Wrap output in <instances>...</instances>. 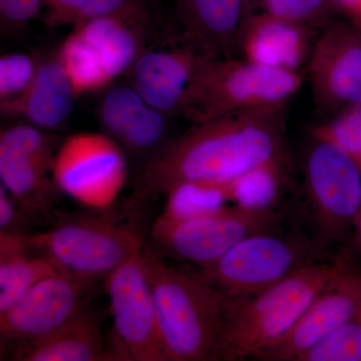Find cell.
Instances as JSON below:
<instances>
[{"mask_svg": "<svg viewBox=\"0 0 361 361\" xmlns=\"http://www.w3.org/2000/svg\"><path fill=\"white\" fill-rule=\"evenodd\" d=\"M286 106L192 123L135 173L132 200L149 203L187 183L226 184L269 167H287Z\"/></svg>", "mask_w": 361, "mask_h": 361, "instance_id": "obj_1", "label": "cell"}, {"mask_svg": "<svg viewBox=\"0 0 361 361\" xmlns=\"http://www.w3.org/2000/svg\"><path fill=\"white\" fill-rule=\"evenodd\" d=\"M166 361H217L225 296L200 273L166 264L145 247Z\"/></svg>", "mask_w": 361, "mask_h": 361, "instance_id": "obj_2", "label": "cell"}, {"mask_svg": "<svg viewBox=\"0 0 361 361\" xmlns=\"http://www.w3.org/2000/svg\"><path fill=\"white\" fill-rule=\"evenodd\" d=\"M336 269L315 261L279 283L245 297H225L219 360H260L295 326Z\"/></svg>", "mask_w": 361, "mask_h": 361, "instance_id": "obj_3", "label": "cell"}, {"mask_svg": "<svg viewBox=\"0 0 361 361\" xmlns=\"http://www.w3.org/2000/svg\"><path fill=\"white\" fill-rule=\"evenodd\" d=\"M32 253L61 272L99 282L144 250L139 232L113 214L59 216L45 231L23 235Z\"/></svg>", "mask_w": 361, "mask_h": 361, "instance_id": "obj_4", "label": "cell"}, {"mask_svg": "<svg viewBox=\"0 0 361 361\" xmlns=\"http://www.w3.org/2000/svg\"><path fill=\"white\" fill-rule=\"evenodd\" d=\"M303 84L296 71L274 70L234 56H208L182 118L206 122L231 114L287 106Z\"/></svg>", "mask_w": 361, "mask_h": 361, "instance_id": "obj_5", "label": "cell"}, {"mask_svg": "<svg viewBox=\"0 0 361 361\" xmlns=\"http://www.w3.org/2000/svg\"><path fill=\"white\" fill-rule=\"evenodd\" d=\"M281 220V213L269 206L238 203L190 217L161 214L152 225L151 237L163 255L200 268L252 235L277 232Z\"/></svg>", "mask_w": 361, "mask_h": 361, "instance_id": "obj_6", "label": "cell"}, {"mask_svg": "<svg viewBox=\"0 0 361 361\" xmlns=\"http://www.w3.org/2000/svg\"><path fill=\"white\" fill-rule=\"evenodd\" d=\"M323 256L322 247L302 233H259L198 272L225 297H245L274 286Z\"/></svg>", "mask_w": 361, "mask_h": 361, "instance_id": "obj_7", "label": "cell"}, {"mask_svg": "<svg viewBox=\"0 0 361 361\" xmlns=\"http://www.w3.org/2000/svg\"><path fill=\"white\" fill-rule=\"evenodd\" d=\"M303 188L316 243L325 250L353 232L361 205V171L341 146L310 135Z\"/></svg>", "mask_w": 361, "mask_h": 361, "instance_id": "obj_8", "label": "cell"}, {"mask_svg": "<svg viewBox=\"0 0 361 361\" xmlns=\"http://www.w3.org/2000/svg\"><path fill=\"white\" fill-rule=\"evenodd\" d=\"M59 144L52 132L28 123L9 126L0 133V184L28 222L49 217L61 193L52 176Z\"/></svg>", "mask_w": 361, "mask_h": 361, "instance_id": "obj_9", "label": "cell"}, {"mask_svg": "<svg viewBox=\"0 0 361 361\" xmlns=\"http://www.w3.org/2000/svg\"><path fill=\"white\" fill-rule=\"evenodd\" d=\"M142 253L106 279L113 318L106 346L110 361H166Z\"/></svg>", "mask_w": 361, "mask_h": 361, "instance_id": "obj_10", "label": "cell"}, {"mask_svg": "<svg viewBox=\"0 0 361 361\" xmlns=\"http://www.w3.org/2000/svg\"><path fill=\"white\" fill-rule=\"evenodd\" d=\"M52 176L61 193L94 210H104L125 186L128 158L103 132L75 133L59 144Z\"/></svg>", "mask_w": 361, "mask_h": 361, "instance_id": "obj_11", "label": "cell"}, {"mask_svg": "<svg viewBox=\"0 0 361 361\" xmlns=\"http://www.w3.org/2000/svg\"><path fill=\"white\" fill-rule=\"evenodd\" d=\"M312 101L326 120L361 104V27L334 20L322 28L307 61Z\"/></svg>", "mask_w": 361, "mask_h": 361, "instance_id": "obj_12", "label": "cell"}, {"mask_svg": "<svg viewBox=\"0 0 361 361\" xmlns=\"http://www.w3.org/2000/svg\"><path fill=\"white\" fill-rule=\"evenodd\" d=\"M97 282L59 272L0 313L1 343L18 349L49 336L90 305Z\"/></svg>", "mask_w": 361, "mask_h": 361, "instance_id": "obj_13", "label": "cell"}, {"mask_svg": "<svg viewBox=\"0 0 361 361\" xmlns=\"http://www.w3.org/2000/svg\"><path fill=\"white\" fill-rule=\"evenodd\" d=\"M361 311V266L348 254L336 257V269L302 317L260 360L296 361L323 337Z\"/></svg>", "mask_w": 361, "mask_h": 361, "instance_id": "obj_14", "label": "cell"}, {"mask_svg": "<svg viewBox=\"0 0 361 361\" xmlns=\"http://www.w3.org/2000/svg\"><path fill=\"white\" fill-rule=\"evenodd\" d=\"M210 56L184 37L180 42L149 44L128 73L129 84L159 111L183 118L202 66Z\"/></svg>", "mask_w": 361, "mask_h": 361, "instance_id": "obj_15", "label": "cell"}, {"mask_svg": "<svg viewBox=\"0 0 361 361\" xmlns=\"http://www.w3.org/2000/svg\"><path fill=\"white\" fill-rule=\"evenodd\" d=\"M103 133L123 149L139 169L161 153L176 137L173 116L149 104L130 84L111 87L97 108Z\"/></svg>", "mask_w": 361, "mask_h": 361, "instance_id": "obj_16", "label": "cell"}, {"mask_svg": "<svg viewBox=\"0 0 361 361\" xmlns=\"http://www.w3.org/2000/svg\"><path fill=\"white\" fill-rule=\"evenodd\" d=\"M310 32L304 26L253 11L242 23L235 52L254 65L299 73L312 49Z\"/></svg>", "mask_w": 361, "mask_h": 361, "instance_id": "obj_17", "label": "cell"}, {"mask_svg": "<svg viewBox=\"0 0 361 361\" xmlns=\"http://www.w3.org/2000/svg\"><path fill=\"white\" fill-rule=\"evenodd\" d=\"M78 94L58 58L40 59L39 70L23 96L0 103L1 114L18 118L49 132L63 128L73 110Z\"/></svg>", "mask_w": 361, "mask_h": 361, "instance_id": "obj_18", "label": "cell"}, {"mask_svg": "<svg viewBox=\"0 0 361 361\" xmlns=\"http://www.w3.org/2000/svg\"><path fill=\"white\" fill-rule=\"evenodd\" d=\"M183 37L207 54L230 58L244 18V0H173Z\"/></svg>", "mask_w": 361, "mask_h": 361, "instance_id": "obj_19", "label": "cell"}, {"mask_svg": "<svg viewBox=\"0 0 361 361\" xmlns=\"http://www.w3.org/2000/svg\"><path fill=\"white\" fill-rule=\"evenodd\" d=\"M153 16H114L87 21L73 30L96 52L111 82L128 75L149 47Z\"/></svg>", "mask_w": 361, "mask_h": 361, "instance_id": "obj_20", "label": "cell"}, {"mask_svg": "<svg viewBox=\"0 0 361 361\" xmlns=\"http://www.w3.org/2000/svg\"><path fill=\"white\" fill-rule=\"evenodd\" d=\"M18 361H110L101 320L90 305L39 341L14 351Z\"/></svg>", "mask_w": 361, "mask_h": 361, "instance_id": "obj_21", "label": "cell"}, {"mask_svg": "<svg viewBox=\"0 0 361 361\" xmlns=\"http://www.w3.org/2000/svg\"><path fill=\"white\" fill-rule=\"evenodd\" d=\"M59 272L51 261L26 248L23 235L0 233V313L44 278Z\"/></svg>", "mask_w": 361, "mask_h": 361, "instance_id": "obj_22", "label": "cell"}, {"mask_svg": "<svg viewBox=\"0 0 361 361\" xmlns=\"http://www.w3.org/2000/svg\"><path fill=\"white\" fill-rule=\"evenodd\" d=\"M114 16H153L152 0H47L42 9L49 28L78 26Z\"/></svg>", "mask_w": 361, "mask_h": 361, "instance_id": "obj_23", "label": "cell"}, {"mask_svg": "<svg viewBox=\"0 0 361 361\" xmlns=\"http://www.w3.org/2000/svg\"><path fill=\"white\" fill-rule=\"evenodd\" d=\"M56 54L78 97L104 89L111 82L96 52L75 30L61 42Z\"/></svg>", "mask_w": 361, "mask_h": 361, "instance_id": "obj_24", "label": "cell"}, {"mask_svg": "<svg viewBox=\"0 0 361 361\" xmlns=\"http://www.w3.org/2000/svg\"><path fill=\"white\" fill-rule=\"evenodd\" d=\"M339 11L336 0H253L251 7V13L269 14L310 30L336 20Z\"/></svg>", "mask_w": 361, "mask_h": 361, "instance_id": "obj_25", "label": "cell"}, {"mask_svg": "<svg viewBox=\"0 0 361 361\" xmlns=\"http://www.w3.org/2000/svg\"><path fill=\"white\" fill-rule=\"evenodd\" d=\"M296 361H361V311Z\"/></svg>", "mask_w": 361, "mask_h": 361, "instance_id": "obj_26", "label": "cell"}, {"mask_svg": "<svg viewBox=\"0 0 361 361\" xmlns=\"http://www.w3.org/2000/svg\"><path fill=\"white\" fill-rule=\"evenodd\" d=\"M310 135L337 142L361 171V104L311 128Z\"/></svg>", "mask_w": 361, "mask_h": 361, "instance_id": "obj_27", "label": "cell"}, {"mask_svg": "<svg viewBox=\"0 0 361 361\" xmlns=\"http://www.w3.org/2000/svg\"><path fill=\"white\" fill-rule=\"evenodd\" d=\"M40 59L23 52L7 54L0 58V103L23 96L32 84Z\"/></svg>", "mask_w": 361, "mask_h": 361, "instance_id": "obj_28", "label": "cell"}, {"mask_svg": "<svg viewBox=\"0 0 361 361\" xmlns=\"http://www.w3.org/2000/svg\"><path fill=\"white\" fill-rule=\"evenodd\" d=\"M47 0H0L2 30H20L42 13Z\"/></svg>", "mask_w": 361, "mask_h": 361, "instance_id": "obj_29", "label": "cell"}, {"mask_svg": "<svg viewBox=\"0 0 361 361\" xmlns=\"http://www.w3.org/2000/svg\"><path fill=\"white\" fill-rule=\"evenodd\" d=\"M28 223L18 203L6 188L0 184V233L23 235L20 228Z\"/></svg>", "mask_w": 361, "mask_h": 361, "instance_id": "obj_30", "label": "cell"}, {"mask_svg": "<svg viewBox=\"0 0 361 361\" xmlns=\"http://www.w3.org/2000/svg\"><path fill=\"white\" fill-rule=\"evenodd\" d=\"M342 11L353 18L361 9V0H336Z\"/></svg>", "mask_w": 361, "mask_h": 361, "instance_id": "obj_31", "label": "cell"}, {"mask_svg": "<svg viewBox=\"0 0 361 361\" xmlns=\"http://www.w3.org/2000/svg\"><path fill=\"white\" fill-rule=\"evenodd\" d=\"M353 233L355 234L356 244L361 248V205L356 214L355 223H353Z\"/></svg>", "mask_w": 361, "mask_h": 361, "instance_id": "obj_32", "label": "cell"}, {"mask_svg": "<svg viewBox=\"0 0 361 361\" xmlns=\"http://www.w3.org/2000/svg\"><path fill=\"white\" fill-rule=\"evenodd\" d=\"M351 20H353V23H355V25H357L361 27V9L355 14V16H353V18H351Z\"/></svg>", "mask_w": 361, "mask_h": 361, "instance_id": "obj_33", "label": "cell"}, {"mask_svg": "<svg viewBox=\"0 0 361 361\" xmlns=\"http://www.w3.org/2000/svg\"><path fill=\"white\" fill-rule=\"evenodd\" d=\"M245 1L246 6V16H248L249 13H251V7L252 4H253V0H244ZM245 20V18H244Z\"/></svg>", "mask_w": 361, "mask_h": 361, "instance_id": "obj_34", "label": "cell"}]
</instances>
